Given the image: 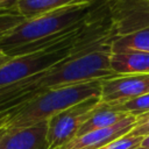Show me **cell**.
Returning a JSON list of instances; mask_svg holds the SVG:
<instances>
[{
	"instance_id": "cell-1",
	"label": "cell",
	"mask_w": 149,
	"mask_h": 149,
	"mask_svg": "<svg viewBox=\"0 0 149 149\" xmlns=\"http://www.w3.org/2000/svg\"><path fill=\"white\" fill-rule=\"evenodd\" d=\"M112 35L74 52L48 70L0 91V106L12 109L49 90L115 76L109 65Z\"/></svg>"
},
{
	"instance_id": "cell-2",
	"label": "cell",
	"mask_w": 149,
	"mask_h": 149,
	"mask_svg": "<svg viewBox=\"0 0 149 149\" xmlns=\"http://www.w3.org/2000/svg\"><path fill=\"white\" fill-rule=\"evenodd\" d=\"M106 0H87L24 19L0 40V50L10 57L56 44L73 34Z\"/></svg>"
},
{
	"instance_id": "cell-3",
	"label": "cell",
	"mask_w": 149,
	"mask_h": 149,
	"mask_svg": "<svg viewBox=\"0 0 149 149\" xmlns=\"http://www.w3.org/2000/svg\"><path fill=\"white\" fill-rule=\"evenodd\" d=\"M101 79L45 91L8 112L5 129L29 127L48 121L55 114L91 97L100 95Z\"/></svg>"
},
{
	"instance_id": "cell-4",
	"label": "cell",
	"mask_w": 149,
	"mask_h": 149,
	"mask_svg": "<svg viewBox=\"0 0 149 149\" xmlns=\"http://www.w3.org/2000/svg\"><path fill=\"white\" fill-rule=\"evenodd\" d=\"M111 50L134 49L149 52V0H137L125 7L113 21Z\"/></svg>"
},
{
	"instance_id": "cell-5",
	"label": "cell",
	"mask_w": 149,
	"mask_h": 149,
	"mask_svg": "<svg viewBox=\"0 0 149 149\" xmlns=\"http://www.w3.org/2000/svg\"><path fill=\"white\" fill-rule=\"evenodd\" d=\"M100 101V95L91 97L51 116L47 121L45 149H59L73 140L83 123L92 115Z\"/></svg>"
},
{
	"instance_id": "cell-6",
	"label": "cell",
	"mask_w": 149,
	"mask_h": 149,
	"mask_svg": "<svg viewBox=\"0 0 149 149\" xmlns=\"http://www.w3.org/2000/svg\"><path fill=\"white\" fill-rule=\"evenodd\" d=\"M149 93V73L115 74L101 79L100 100L104 104L116 105Z\"/></svg>"
},
{
	"instance_id": "cell-7",
	"label": "cell",
	"mask_w": 149,
	"mask_h": 149,
	"mask_svg": "<svg viewBox=\"0 0 149 149\" xmlns=\"http://www.w3.org/2000/svg\"><path fill=\"white\" fill-rule=\"evenodd\" d=\"M136 116L128 115L113 126L97 129L81 136H76L73 140H71L59 149H100L112 141L127 135L134 128Z\"/></svg>"
},
{
	"instance_id": "cell-8",
	"label": "cell",
	"mask_w": 149,
	"mask_h": 149,
	"mask_svg": "<svg viewBox=\"0 0 149 149\" xmlns=\"http://www.w3.org/2000/svg\"><path fill=\"white\" fill-rule=\"evenodd\" d=\"M48 122L16 128L5 129L0 136V149H45Z\"/></svg>"
},
{
	"instance_id": "cell-9",
	"label": "cell",
	"mask_w": 149,
	"mask_h": 149,
	"mask_svg": "<svg viewBox=\"0 0 149 149\" xmlns=\"http://www.w3.org/2000/svg\"><path fill=\"white\" fill-rule=\"evenodd\" d=\"M109 65L114 74H147L149 73V52L134 49L111 50Z\"/></svg>"
},
{
	"instance_id": "cell-10",
	"label": "cell",
	"mask_w": 149,
	"mask_h": 149,
	"mask_svg": "<svg viewBox=\"0 0 149 149\" xmlns=\"http://www.w3.org/2000/svg\"><path fill=\"white\" fill-rule=\"evenodd\" d=\"M128 115H130V114L118 112L114 108H112L109 105L100 101V104L95 107L92 115L83 123V126L80 127V129L77 133V136H81L90 132L113 126V125L120 122L121 120H123L125 118H127Z\"/></svg>"
},
{
	"instance_id": "cell-11",
	"label": "cell",
	"mask_w": 149,
	"mask_h": 149,
	"mask_svg": "<svg viewBox=\"0 0 149 149\" xmlns=\"http://www.w3.org/2000/svg\"><path fill=\"white\" fill-rule=\"evenodd\" d=\"M83 1L87 0H19L15 10L22 17L31 19L43 13L51 12Z\"/></svg>"
},
{
	"instance_id": "cell-12",
	"label": "cell",
	"mask_w": 149,
	"mask_h": 149,
	"mask_svg": "<svg viewBox=\"0 0 149 149\" xmlns=\"http://www.w3.org/2000/svg\"><path fill=\"white\" fill-rule=\"evenodd\" d=\"M109 106L118 112H122L126 114L139 116V115H142V114H146L149 112V93L142 94L137 98L127 100V101L121 102V104L109 105Z\"/></svg>"
},
{
	"instance_id": "cell-13",
	"label": "cell",
	"mask_w": 149,
	"mask_h": 149,
	"mask_svg": "<svg viewBox=\"0 0 149 149\" xmlns=\"http://www.w3.org/2000/svg\"><path fill=\"white\" fill-rule=\"evenodd\" d=\"M142 140V136H130L127 134L112 141L111 143L104 146L100 149H136L141 146Z\"/></svg>"
},
{
	"instance_id": "cell-14",
	"label": "cell",
	"mask_w": 149,
	"mask_h": 149,
	"mask_svg": "<svg viewBox=\"0 0 149 149\" xmlns=\"http://www.w3.org/2000/svg\"><path fill=\"white\" fill-rule=\"evenodd\" d=\"M23 20L24 17H22L20 14L14 13V12L1 13L0 14V40L12 29L19 26Z\"/></svg>"
},
{
	"instance_id": "cell-15",
	"label": "cell",
	"mask_w": 149,
	"mask_h": 149,
	"mask_svg": "<svg viewBox=\"0 0 149 149\" xmlns=\"http://www.w3.org/2000/svg\"><path fill=\"white\" fill-rule=\"evenodd\" d=\"M130 136H148L149 135V112L136 116L134 128L128 133Z\"/></svg>"
},
{
	"instance_id": "cell-16",
	"label": "cell",
	"mask_w": 149,
	"mask_h": 149,
	"mask_svg": "<svg viewBox=\"0 0 149 149\" xmlns=\"http://www.w3.org/2000/svg\"><path fill=\"white\" fill-rule=\"evenodd\" d=\"M19 0H0V14L1 13H9L14 12L16 13L15 8Z\"/></svg>"
},
{
	"instance_id": "cell-17",
	"label": "cell",
	"mask_w": 149,
	"mask_h": 149,
	"mask_svg": "<svg viewBox=\"0 0 149 149\" xmlns=\"http://www.w3.org/2000/svg\"><path fill=\"white\" fill-rule=\"evenodd\" d=\"M10 109H3L0 107V128H2L5 126V122H6V119H7V115H8V112Z\"/></svg>"
},
{
	"instance_id": "cell-18",
	"label": "cell",
	"mask_w": 149,
	"mask_h": 149,
	"mask_svg": "<svg viewBox=\"0 0 149 149\" xmlns=\"http://www.w3.org/2000/svg\"><path fill=\"white\" fill-rule=\"evenodd\" d=\"M10 58H12L10 56H8L6 52H3L2 50H0V66H1V65H3L5 63H7Z\"/></svg>"
},
{
	"instance_id": "cell-19",
	"label": "cell",
	"mask_w": 149,
	"mask_h": 149,
	"mask_svg": "<svg viewBox=\"0 0 149 149\" xmlns=\"http://www.w3.org/2000/svg\"><path fill=\"white\" fill-rule=\"evenodd\" d=\"M140 147H141V148H143V149H149V135L143 137V140H142V142H141V146H140Z\"/></svg>"
},
{
	"instance_id": "cell-20",
	"label": "cell",
	"mask_w": 149,
	"mask_h": 149,
	"mask_svg": "<svg viewBox=\"0 0 149 149\" xmlns=\"http://www.w3.org/2000/svg\"><path fill=\"white\" fill-rule=\"evenodd\" d=\"M2 132H3V127H2V128H0V136H1V134H2Z\"/></svg>"
},
{
	"instance_id": "cell-21",
	"label": "cell",
	"mask_w": 149,
	"mask_h": 149,
	"mask_svg": "<svg viewBox=\"0 0 149 149\" xmlns=\"http://www.w3.org/2000/svg\"><path fill=\"white\" fill-rule=\"evenodd\" d=\"M136 149H143V148H141V147H139V148H136Z\"/></svg>"
}]
</instances>
